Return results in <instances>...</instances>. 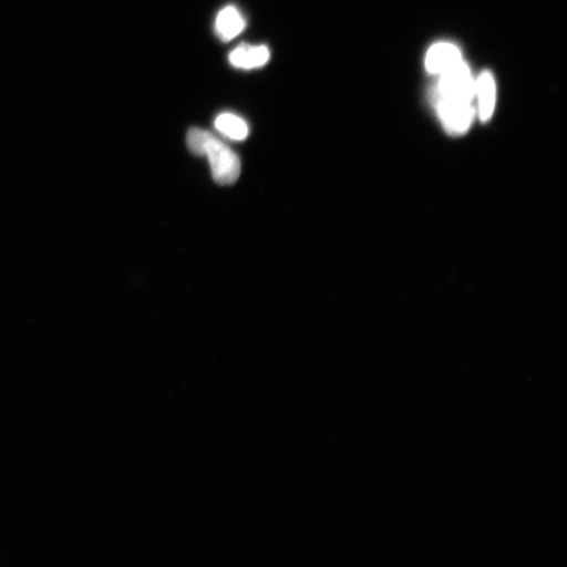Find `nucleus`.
Returning <instances> with one entry per match:
<instances>
[{
    "instance_id": "obj_7",
    "label": "nucleus",
    "mask_w": 567,
    "mask_h": 567,
    "mask_svg": "<svg viewBox=\"0 0 567 567\" xmlns=\"http://www.w3.org/2000/svg\"><path fill=\"white\" fill-rule=\"evenodd\" d=\"M245 19L236 7L229 6L218 13L216 19V32L225 42L236 39L245 30Z\"/></svg>"
},
{
    "instance_id": "obj_4",
    "label": "nucleus",
    "mask_w": 567,
    "mask_h": 567,
    "mask_svg": "<svg viewBox=\"0 0 567 567\" xmlns=\"http://www.w3.org/2000/svg\"><path fill=\"white\" fill-rule=\"evenodd\" d=\"M460 61H463V55H461L456 45L451 44V42H437V44L431 47L427 56H425V69L431 74L441 75Z\"/></svg>"
},
{
    "instance_id": "obj_2",
    "label": "nucleus",
    "mask_w": 567,
    "mask_h": 567,
    "mask_svg": "<svg viewBox=\"0 0 567 567\" xmlns=\"http://www.w3.org/2000/svg\"><path fill=\"white\" fill-rule=\"evenodd\" d=\"M474 84L476 81L473 80L471 69L463 60L441 74L436 96L472 103Z\"/></svg>"
},
{
    "instance_id": "obj_8",
    "label": "nucleus",
    "mask_w": 567,
    "mask_h": 567,
    "mask_svg": "<svg viewBox=\"0 0 567 567\" xmlns=\"http://www.w3.org/2000/svg\"><path fill=\"white\" fill-rule=\"evenodd\" d=\"M216 127L224 136L236 141L246 140L248 136V126L245 120L231 115V113H223L216 118Z\"/></svg>"
},
{
    "instance_id": "obj_5",
    "label": "nucleus",
    "mask_w": 567,
    "mask_h": 567,
    "mask_svg": "<svg viewBox=\"0 0 567 567\" xmlns=\"http://www.w3.org/2000/svg\"><path fill=\"white\" fill-rule=\"evenodd\" d=\"M474 97L478 102V115L482 122H487L492 117L495 101H496V86L494 76L491 73H482L474 84Z\"/></svg>"
},
{
    "instance_id": "obj_1",
    "label": "nucleus",
    "mask_w": 567,
    "mask_h": 567,
    "mask_svg": "<svg viewBox=\"0 0 567 567\" xmlns=\"http://www.w3.org/2000/svg\"><path fill=\"white\" fill-rule=\"evenodd\" d=\"M187 144L190 153L197 157H208L213 179L219 186H231L240 175L238 155L210 133L193 127L188 132Z\"/></svg>"
},
{
    "instance_id": "obj_6",
    "label": "nucleus",
    "mask_w": 567,
    "mask_h": 567,
    "mask_svg": "<svg viewBox=\"0 0 567 567\" xmlns=\"http://www.w3.org/2000/svg\"><path fill=\"white\" fill-rule=\"evenodd\" d=\"M267 47L239 45L230 53V63L238 69L251 70L265 66L269 61Z\"/></svg>"
},
{
    "instance_id": "obj_3",
    "label": "nucleus",
    "mask_w": 567,
    "mask_h": 567,
    "mask_svg": "<svg viewBox=\"0 0 567 567\" xmlns=\"http://www.w3.org/2000/svg\"><path fill=\"white\" fill-rule=\"evenodd\" d=\"M436 109L445 130L450 133L464 134L470 130L474 118L472 103L436 96Z\"/></svg>"
}]
</instances>
